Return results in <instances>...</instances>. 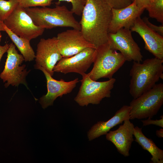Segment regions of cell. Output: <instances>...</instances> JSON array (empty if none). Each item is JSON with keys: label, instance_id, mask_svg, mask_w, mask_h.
I'll list each match as a JSON object with an SVG mask.
<instances>
[{"label": "cell", "instance_id": "1", "mask_svg": "<svg viewBox=\"0 0 163 163\" xmlns=\"http://www.w3.org/2000/svg\"><path fill=\"white\" fill-rule=\"evenodd\" d=\"M112 8L103 0H86L79 22L81 31L95 49L107 42Z\"/></svg>", "mask_w": 163, "mask_h": 163}, {"label": "cell", "instance_id": "2", "mask_svg": "<svg viewBox=\"0 0 163 163\" xmlns=\"http://www.w3.org/2000/svg\"><path fill=\"white\" fill-rule=\"evenodd\" d=\"M163 59L156 57L148 59L142 63L133 61L130 70L129 92L136 98L148 91L163 79Z\"/></svg>", "mask_w": 163, "mask_h": 163}, {"label": "cell", "instance_id": "3", "mask_svg": "<svg viewBox=\"0 0 163 163\" xmlns=\"http://www.w3.org/2000/svg\"><path fill=\"white\" fill-rule=\"evenodd\" d=\"M25 9L37 26L46 29L66 27L81 30L79 22L75 18L73 13L65 5H56L53 8L45 7Z\"/></svg>", "mask_w": 163, "mask_h": 163}, {"label": "cell", "instance_id": "4", "mask_svg": "<svg viewBox=\"0 0 163 163\" xmlns=\"http://www.w3.org/2000/svg\"><path fill=\"white\" fill-rule=\"evenodd\" d=\"M126 61L122 54L111 48L107 42L96 49L93 67L88 74L94 81L110 79Z\"/></svg>", "mask_w": 163, "mask_h": 163}, {"label": "cell", "instance_id": "5", "mask_svg": "<svg viewBox=\"0 0 163 163\" xmlns=\"http://www.w3.org/2000/svg\"><path fill=\"white\" fill-rule=\"evenodd\" d=\"M163 104V84H156L129 104L130 120L152 118L156 115Z\"/></svg>", "mask_w": 163, "mask_h": 163}, {"label": "cell", "instance_id": "6", "mask_svg": "<svg viewBox=\"0 0 163 163\" xmlns=\"http://www.w3.org/2000/svg\"><path fill=\"white\" fill-rule=\"evenodd\" d=\"M81 84L74 100L80 106H87L90 104H98L105 97H111V91L116 79L112 78L103 82H97L91 79L88 74L82 75Z\"/></svg>", "mask_w": 163, "mask_h": 163}, {"label": "cell", "instance_id": "7", "mask_svg": "<svg viewBox=\"0 0 163 163\" xmlns=\"http://www.w3.org/2000/svg\"><path fill=\"white\" fill-rule=\"evenodd\" d=\"M3 22L14 34L30 41L42 35L45 29L35 25L25 8L19 4Z\"/></svg>", "mask_w": 163, "mask_h": 163}, {"label": "cell", "instance_id": "8", "mask_svg": "<svg viewBox=\"0 0 163 163\" xmlns=\"http://www.w3.org/2000/svg\"><path fill=\"white\" fill-rule=\"evenodd\" d=\"M7 56L4 69L0 75V78L7 88L9 85L18 86L21 84L24 85L28 88L26 78L30 71H27L26 66H21L24 59L21 54L16 50L15 46L13 43L9 44L7 51Z\"/></svg>", "mask_w": 163, "mask_h": 163}, {"label": "cell", "instance_id": "9", "mask_svg": "<svg viewBox=\"0 0 163 163\" xmlns=\"http://www.w3.org/2000/svg\"><path fill=\"white\" fill-rule=\"evenodd\" d=\"M131 32L130 29L122 28L115 33H109L107 42L113 49L119 50L126 61L141 62L143 56Z\"/></svg>", "mask_w": 163, "mask_h": 163}, {"label": "cell", "instance_id": "10", "mask_svg": "<svg viewBox=\"0 0 163 163\" xmlns=\"http://www.w3.org/2000/svg\"><path fill=\"white\" fill-rule=\"evenodd\" d=\"M96 50L94 48L88 47L71 57H62L54 66V72L65 74L74 72L82 75L93 63Z\"/></svg>", "mask_w": 163, "mask_h": 163}, {"label": "cell", "instance_id": "11", "mask_svg": "<svg viewBox=\"0 0 163 163\" xmlns=\"http://www.w3.org/2000/svg\"><path fill=\"white\" fill-rule=\"evenodd\" d=\"M56 37L57 47L62 57H71L88 47L95 48L79 30H67L58 33Z\"/></svg>", "mask_w": 163, "mask_h": 163}, {"label": "cell", "instance_id": "12", "mask_svg": "<svg viewBox=\"0 0 163 163\" xmlns=\"http://www.w3.org/2000/svg\"><path fill=\"white\" fill-rule=\"evenodd\" d=\"M34 67L43 73L46 80L47 93L41 97L39 101L43 109L53 105L54 101L58 97H62L71 93L79 82L78 78L69 82L62 79L57 80L54 79L42 67L35 64Z\"/></svg>", "mask_w": 163, "mask_h": 163}, {"label": "cell", "instance_id": "13", "mask_svg": "<svg viewBox=\"0 0 163 163\" xmlns=\"http://www.w3.org/2000/svg\"><path fill=\"white\" fill-rule=\"evenodd\" d=\"M62 57L57 47L56 37L40 39L37 45L35 65L43 67L52 76L54 66Z\"/></svg>", "mask_w": 163, "mask_h": 163}, {"label": "cell", "instance_id": "14", "mask_svg": "<svg viewBox=\"0 0 163 163\" xmlns=\"http://www.w3.org/2000/svg\"><path fill=\"white\" fill-rule=\"evenodd\" d=\"M132 32L139 34L145 43L144 48L155 57L163 59V36L149 28L140 16L131 28Z\"/></svg>", "mask_w": 163, "mask_h": 163}, {"label": "cell", "instance_id": "15", "mask_svg": "<svg viewBox=\"0 0 163 163\" xmlns=\"http://www.w3.org/2000/svg\"><path fill=\"white\" fill-rule=\"evenodd\" d=\"M145 9L138 8L134 0L128 6L120 9L112 8V17L108 33H115L122 28L130 29L136 19L140 16Z\"/></svg>", "mask_w": 163, "mask_h": 163}, {"label": "cell", "instance_id": "16", "mask_svg": "<svg viewBox=\"0 0 163 163\" xmlns=\"http://www.w3.org/2000/svg\"><path fill=\"white\" fill-rule=\"evenodd\" d=\"M134 126L127 119L123 124L113 131H110L106 135L107 140L111 142L115 145L117 151L125 157L129 156V151L134 139L133 136Z\"/></svg>", "mask_w": 163, "mask_h": 163}, {"label": "cell", "instance_id": "17", "mask_svg": "<svg viewBox=\"0 0 163 163\" xmlns=\"http://www.w3.org/2000/svg\"><path fill=\"white\" fill-rule=\"evenodd\" d=\"M130 110L129 105H123L108 120L98 121L88 132V140L92 141L101 136L106 135L113 127L122 123L125 120L130 119Z\"/></svg>", "mask_w": 163, "mask_h": 163}, {"label": "cell", "instance_id": "18", "mask_svg": "<svg viewBox=\"0 0 163 163\" xmlns=\"http://www.w3.org/2000/svg\"><path fill=\"white\" fill-rule=\"evenodd\" d=\"M133 136L135 138V141L151 155V163H163V150L157 146L152 139L145 136L142 128L134 127Z\"/></svg>", "mask_w": 163, "mask_h": 163}, {"label": "cell", "instance_id": "19", "mask_svg": "<svg viewBox=\"0 0 163 163\" xmlns=\"http://www.w3.org/2000/svg\"><path fill=\"white\" fill-rule=\"evenodd\" d=\"M3 26L5 31L23 56L24 61L30 62L33 60L35 58V54L30 44V41L14 34L3 23Z\"/></svg>", "mask_w": 163, "mask_h": 163}, {"label": "cell", "instance_id": "20", "mask_svg": "<svg viewBox=\"0 0 163 163\" xmlns=\"http://www.w3.org/2000/svg\"><path fill=\"white\" fill-rule=\"evenodd\" d=\"M145 9L150 17L163 24V0H152Z\"/></svg>", "mask_w": 163, "mask_h": 163}, {"label": "cell", "instance_id": "21", "mask_svg": "<svg viewBox=\"0 0 163 163\" xmlns=\"http://www.w3.org/2000/svg\"><path fill=\"white\" fill-rule=\"evenodd\" d=\"M18 4V0H0V21L3 22Z\"/></svg>", "mask_w": 163, "mask_h": 163}, {"label": "cell", "instance_id": "22", "mask_svg": "<svg viewBox=\"0 0 163 163\" xmlns=\"http://www.w3.org/2000/svg\"><path fill=\"white\" fill-rule=\"evenodd\" d=\"M53 0H18L19 5L24 8H27L41 6L45 7L52 4Z\"/></svg>", "mask_w": 163, "mask_h": 163}, {"label": "cell", "instance_id": "23", "mask_svg": "<svg viewBox=\"0 0 163 163\" xmlns=\"http://www.w3.org/2000/svg\"><path fill=\"white\" fill-rule=\"evenodd\" d=\"M62 1L70 3L72 5L70 11L73 14L80 16L81 15L86 0H58V2L55 3L56 5H60Z\"/></svg>", "mask_w": 163, "mask_h": 163}, {"label": "cell", "instance_id": "24", "mask_svg": "<svg viewBox=\"0 0 163 163\" xmlns=\"http://www.w3.org/2000/svg\"><path fill=\"white\" fill-rule=\"evenodd\" d=\"M112 8L120 9L125 7L131 4L132 0H103Z\"/></svg>", "mask_w": 163, "mask_h": 163}, {"label": "cell", "instance_id": "25", "mask_svg": "<svg viewBox=\"0 0 163 163\" xmlns=\"http://www.w3.org/2000/svg\"><path fill=\"white\" fill-rule=\"evenodd\" d=\"M142 20L144 23L149 28L163 36V24L159 26L154 25L149 21L148 18L146 17H144Z\"/></svg>", "mask_w": 163, "mask_h": 163}, {"label": "cell", "instance_id": "26", "mask_svg": "<svg viewBox=\"0 0 163 163\" xmlns=\"http://www.w3.org/2000/svg\"><path fill=\"white\" fill-rule=\"evenodd\" d=\"M159 120H152L150 118L147 120H141L143 126H146L149 125H154L163 128V116H161Z\"/></svg>", "mask_w": 163, "mask_h": 163}, {"label": "cell", "instance_id": "27", "mask_svg": "<svg viewBox=\"0 0 163 163\" xmlns=\"http://www.w3.org/2000/svg\"><path fill=\"white\" fill-rule=\"evenodd\" d=\"M137 6L142 9H145L150 3L152 0H134Z\"/></svg>", "mask_w": 163, "mask_h": 163}, {"label": "cell", "instance_id": "28", "mask_svg": "<svg viewBox=\"0 0 163 163\" xmlns=\"http://www.w3.org/2000/svg\"><path fill=\"white\" fill-rule=\"evenodd\" d=\"M9 46V44L7 43L4 46L0 45V62L3 55L5 53L7 52Z\"/></svg>", "mask_w": 163, "mask_h": 163}, {"label": "cell", "instance_id": "29", "mask_svg": "<svg viewBox=\"0 0 163 163\" xmlns=\"http://www.w3.org/2000/svg\"><path fill=\"white\" fill-rule=\"evenodd\" d=\"M156 135L158 138H161L163 137V129H160L159 130H157L156 132Z\"/></svg>", "mask_w": 163, "mask_h": 163}, {"label": "cell", "instance_id": "30", "mask_svg": "<svg viewBox=\"0 0 163 163\" xmlns=\"http://www.w3.org/2000/svg\"><path fill=\"white\" fill-rule=\"evenodd\" d=\"M3 22L0 21V31H5V29L3 26Z\"/></svg>", "mask_w": 163, "mask_h": 163}, {"label": "cell", "instance_id": "31", "mask_svg": "<svg viewBox=\"0 0 163 163\" xmlns=\"http://www.w3.org/2000/svg\"><path fill=\"white\" fill-rule=\"evenodd\" d=\"M2 37V34L1 33V31H0V43Z\"/></svg>", "mask_w": 163, "mask_h": 163}, {"label": "cell", "instance_id": "32", "mask_svg": "<svg viewBox=\"0 0 163 163\" xmlns=\"http://www.w3.org/2000/svg\"><path fill=\"white\" fill-rule=\"evenodd\" d=\"M132 2H133L134 1V0H132Z\"/></svg>", "mask_w": 163, "mask_h": 163}, {"label": "cell", "instance_id": "33", "mask_svg": "<svg viewBox=\"0 0 163 163\" xmlns=\"http://www.w3.org/2000/svg\"></svg>", "mask_w": 163, "mask_h": 163}]
</instances>
